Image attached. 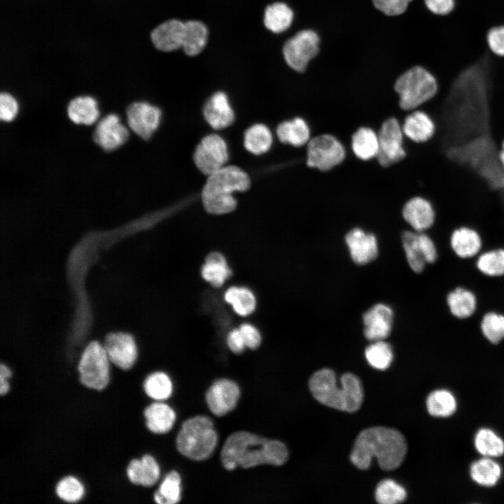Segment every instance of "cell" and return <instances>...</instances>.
Listing matches in <instances>:
<instances>
[{
	"instance_id": "cell-5",
	"label": "cell",
	"mask_w": 504,
	"mask_h": 504,
	"mask_svg": "<svg viewBox=\"0 0 504 504\" xmlns=\"http://www.w3.org/2000/svg\"><path fill=\"white\" fill-rule=\"evenodd\" d=\"M393 89L400 107L406 111L420 108L435 97L438 91L435 76L420 65L413 66L395 80Z\"/></svg>"
},
{
	"instance_id": "cell-49",
	"label": "cell",
	"mask_w": 504,
	"mask_h": 504,
	"mask_svg": "<svg viewBox=\"0 0 504 504\" xmlns=\"http://www.w3.org/2000/svg\"><path fill=\"white\" fill-rule=\"evenodd\" d=\"M239 330L244 339L246 347L250 349H255L261 344L262 337L258 329L253 325L248 323L241 324Z\"/></svg>"
},
{
	"instance_id": "cell-28",
	"label": "cell",
	"mask_w": 504,
	"mask_h": 504,
	"mask_svg": "<svg viewBox=\"0 0 504 504\" xmlns=\"http://www.w3.org/2000/svg\"><path fill=\"white\" fill-rule=\"evenodd\" d=\"M67 115L76 124L92 125L99 116L97 102L90 96L76 97L69 102Z\"/></svg>"
},
{
	"instance_id": "cell-18",
	"label": "cell",
	"mask_w": 504,
	"mask_h": 504,
	"mask_svg": "<svg viewBox=\"0 0 504 504\" xmlns=\"http://www.w3.org/2000/svg\"><path fill=\"white\" fill-rule=\"evenodd\" d=\"M393 312L386 304L377 303L365 312L363 316L364 335L367 340H384L391 332Z\"/></svg>"
},
{
	"instance_id": "cell-31",
	"label": "cell",
	"mask_w": 504,
	"mask_h": 504,
	"mask_svg": "<svg viewBox=\"0 0 504 504\" xmlns=\"http://www.w3.org/2000/svg\"><path fill=\"white\" fill-rule=\"evenodd\" d=\"M202 278L212 286L220 287L232 275V270L223 254L213 252L209 254L202 266Z\"/></svg>"
},
{
	"instance_id": "cell-6",
	"label": "cell",
	"mask_w": 504,
	"mask_h": 504,
	"mask_svg": "<svg viewBox=\"0 0 504 504\" xmlns=\"http://www.w3.org/2000/svg\"><path fill=\"white\" fill-rule=\"evenodd\" d=\"M217 440V433L211 420L205 416H196L183 423L176 444L177 449L184 456L202 461L211 455Z\"/></svg>"
},
{
	"instance_id": "cell-15",
	"label": "cell",
	"mask_w": 504,
	"mask_h": 504,
	"mask_svg": "<svg viewBox=\"0 0 504 504\" xmlns=\"http://www.w3.org/2000/svg\"><path fill=\"white\" fill-rule=\"evenodd\" d=\"M238 385L229 379L215 381L206 393V400L211 412L216 416H223L232 411L239 398Z\"/></svg>"
},
{
	"instance_id": "cell-53",
	"label": "cell",
	"mask_w": 504,
	"mask_h": 504,
	"mask_svg": "<svg viewBox=\"0 0 504 504\" xmlns=\"http://www.w3.org/2000/svg\"><path fill=\"white\" fill-rule=\"evenodd\" d=\"M498 159L504 169V140L502 141L500 148L498 152Z\"/></svg>"
},
{
	"instance_id": "cell-17",
	"label": "cell",
	"mask_w": 504,
	"mask_h": 504,
	"mask_svg": "<svg viewBox=\"0 0 504 504\" xmlns=\"http://www.w3.org/2000/svg\"><path fill=\"white\" fill-rule=\"evenodd\" d=\"M402 215L412 229L419 232L432 229L436 220V211L433 203L421 195H414L405 202Z\"/></svg>"
},
{
	"instance_id": "cell-34",
	"label": "cell",
	"mask_w": 504,
	"mask_h": 504,
	"mask_svg": "<svg viewBox=\"0 0 504 504\" xmlns=\"http://www.w3.org/2000/svg\"><path fill=\"white\" fill-rule=\"evenodd\" d=\"M207 37V28L202 22L190 20L185 22L182 43L184 52L190 56L198 55L205 47Z\"/></svg>"
},
{
	"instance_id": "cell-12",
	"label": "cell",
	"mask_w": 504,
	"mask_h": 504,
	"mask_svg": "<svg viewBox=\"0 0 504 504\" xmlns=\"http://www.w3.org/2000/svg\"><path fill=\"white\" fill-rule=\"evenodd\" d=\"M127 124L132 131L144 140L149 139L158 128L161 109L146 102H134L126 109Z\"/></svg>"
},
{
	"instance_id": "cell-51",
	"label": "cell",
	"mask_w": 504,
	"mask_h": 504,
	"mask_svg": "<svg viewBox=\"0 0 504 504\" xmlns=\"http://www.w3.org/2000/svg\"><path fill=\"white\" fill-rule=\"evenodd\" d=\"M227 344L234 354H241L244 351L246 345L239 328L233 329L228 332Z\"/></svg>"
},
{
	"instance_id": "cell-38",
	"label": "cell",
	"mask_w": 504,
	"mask_h": 504,
	"mask_svg": "<svg viewBox=\"0 0 504 504\" xmlns=\"http://www.w3.org/2000/svg\"><path fill=\"white\" fill-rule=\"evenodd\" d=\"M143 388L148 397L156 401L167 400L172 393L173 385L169 377L158 371L148 374L143 383Z\"/></svg>"
},
{
	"instance_id": "cell-42",
	"label": "cell",
	"mask_w": 504,
	"mask_h": 504,
	"mask_svg": "<svg viewBox=\"0 0 504 504\" xmlns=\"http://www.w3.org/2000/svg\"><path fill=\"white\" fill-rule=\"evenodd\" d=\"M56 496L68 503H76L81 500L85 496L84 484L78 477L66 475L60 478L55 486Z\"/></svg>"
},
{
	"instance_id": "cell-41",
	"label": "cell",
	"mask_w": 504,
	"mask_h": 504,
	"mask_svg": "<svg viewBox=\"0 0 504 504\" xmlns=\"http://www.w3.org/2000/svg\"><path fill=\"white\" fill-rule=\"evenodd\" d=\"M180 475L174 470L169 472L155 492L153 498L158 504H175L181 500Z\"/></svg>"
},
{
	"instance_id": "cell-2",
	"label": "cell",
	"mask_w": 504,
	"mask_h": 504,
	"mask_svg": "<svg viewBox=\"0 0 504 504\" xmlns=\"http://www.w3.org/2000/svg\"><path fill=\"white\" fill-rule=\"evenodd\" d=\"M407 451V442L398 430L374 426L362 430L357 436L350 461L358 469L370 468L373 457L384 470H393L403 462Z\"/></svg>"
},
{
	"instance_id": "cell-4",
	"label": "cell",
	"mask_w": 504,
	"mask_h": 504,
	"mask_svg": "<svg viewBox=\"0 0 504 504\" xmlns=\"http://www.w3.org/2000/svg\"><path fill=\"white\" fill-rule=\"evenodd\" d=\"M251 185V178L244 169L227 164L207 176L202 190V205L213 215L230 213L237 206L234 193L245 192Z\"/></svg>"
},
{
	"instance_id": "cell-13",
	"label": "cell",
	"mask_w": 504,
	"mask_h": 504,
	"mask_svg": "<svg viewBox=\"0 0 504 504\" xmlns=\"http://www.w3.org/2000/svg\"><path fill=\"white\" fill-rule=\"evenodd\" d=\"M111 363L122 370H129L137 358V348L132 335L125 332H111L103 344Z\"/></svg>"
},
{
	"instance_id": "cell-48",
	"label": "cell",
	"mask_w": 504,
	"mask_h": 504,
	"mask_svg": "<svg viewBox=\"0 0 504 504\" xmlns=\"http://www.w3.org/2000/svg\"><path fill=\"white\" fill-rule=\"evenodd\" d=\"M18 112V104L15 97L8 92L0 94V118L4 122L12 121Z\"/></svg>"
},
{
	"instance_id": "cell-24",
	"label": "cell",
	"mask_w": 504,
	"mask_h": 504,
	"mask_svg": "<svg viewBox=\"0 0 504 504\" xmlns=\"http://www.w3.org/2000/svg\"><path fill=\"white\" fill-rule=\"evenodd\" d=\"M185 23L178 20H168L151 32V40L158 50L172 51L182 47Z\"/></svg>"
},
{
	"instance_id": "cell-45",
	"label": "cell",
	"mask_w": 504,
	"mask_h": 504,
	"mask_svg": "<svg viewBox=\"0 0 504 504\" xmlns=\"http://www.w3.org/2000/svg\"><path fill=\"white\" fill-rule=\"evenodd\" d=\"M374 7L388 17L399 16L405 13L414 0H371Z\"/></svg>"
},
{
	"instance_id": "cell-47",
	"label": "cell",
	"mask_w": 504,
	"mask_h": 504,
	"mask_svg": "<svg viewBox=\"0 0 504 504\" xmlns=\"http://www.w3.org/2000/svg\"><path fill=\"white\" fill-rule=\"evenodd\" d=\"M486 43L491 53L504 57V24L493 27L488 31Z\"/></svg>"
},
{
	"instance_id": "cell-40",
	"label": "cell",
	"mask_w": 504,
	"mask_h": 504,
	"mask_svg": "<svg viewBox=\"0 0 504 504\" xmlns=\"http://www.w3.org/2000/svg\"><path fill=\"white\" fill-rule=\"evenodd\" d=\"M474 442L477 451L485 457H498L504 454V441L491 429H479Z\"/></svg>"
},
{
	"instance_id": "cell-37",
	"label": "cell",
	"mask_w": 504,
	"mask_h": 504,
	"mask_svg": "<svg viewBox=\"0 0 504 504\" xmlns=\"http://www.w3.org/2000/svg\"><path fill=\"white\" fill-rule=\"evenodd\" d=\"M454 396L448 390L438 389L431 392L426 399L428 413L436 417H447L456 410Z\"/></svg>"
},
{
	"instance_id": "cell-36",
	"label": "cell",
	"mask_w": 504,
	"mask_h": 504,
	"mask_svg": "<svg viewBox=\"0 0 504 504\" xmlns=\"http://www.w3.org/2000/svg\"><path fill=\"white\" fill-rule=\"evenodd\" d=\"M471 478L478 484L493 486L501 475L500 465L489 457L475 461L470 466Z\"/></svg>"
},
{
	"instance_id": "cell-14",
	"label": "cell",
	"mask_w": 504,
	"mask_h": 504,
	"mask_svg": "<svg viewBox=\"0 0 504 504\" xmlns=\"http://www.w3.org/2000/svg\"><path fill=\"white\" fill-rule=\"evenodd\" d=\"M449 246L454 255L463 260L476 258L482 251L484 239L480 232L469 225L455 227L449 234Z\"/></svg>"
},
{
	"instance_id": "cell-16",
	"label": "cell",
	"mask_w": 504,
	"mask_h": 504,
	"mask_svg": "<svg viewBox=\"0 0 504 504\" xmlns=\"http://www.w3.org/2000/svg\"><path fill=\"white\" fill-rule=\"evenodd\" d=\"M129 132L115 113L102 118L93 133V140L105 151H112L122 146L128 139Z\"/></svg>"
},
{
	"instance_id": "cell-26",
	"label": "cell",
	"mask_w": 504,
	"mask_h": 504,
	"mask_svg": "<svg viewBox=\"0 0 504 504\" xmlns=\"http://www.w3.org/2000/svg\"><path fill=\"white\" fill-rule=\"evenodd\" d=\"M276 134L281 143L295 147L307 144L310 140L309 127L300 117L280 122L276 127Z\"/></svg>"
},
{
	"instance_id": "cell-22",
	"label": "cell",
	"mask_w": 504,
	"mask_h": 504,
	"mask_svg": "<svg viewBox=\"0 0 504 504\" xmlns=\"http://www.w3.org/2000/svg\"><path fill=\"white\" fill-rule=\"evenodd\" d=\"M402 125L404 135L416 144L430 141L436 132V124L433 118L423 109L410 111Z\"/></svg>"
},
{
	"instance_id": "cell-20",
	"label": "cell",
	"mask_w": 504,
	"mask_h": 504,
	"mask_svg": "<svg viewBox=\"0 0 504 504\" xmlns=\"http://www.w3.org/2000/svg\"><path fill=\"white\" fill-rule=\"evenodd\" d=\"M444 302L448 313L455 319L472 318L478 308V299L475 291L463 285H458L447 291Z\"/></svg>"
},
{
	"instance_id": "cell-21",
	"label": "cell",
	"mask_w": 504,
	"mask_h": 504,
	"mask_svg": "<svg viewBox=\"0 0 504 504\" xmlns=\"http://www.w3.org/2000/svg\"><path fill=\"white\" fill-rule=\"evenodd\" d=\"M345 242L351 259L358 265L370 263L377 257V239L372 233L353 228L346 234Z\"/></svg>"
},
{
	"instance_id": "cell-23",
	"label": "cell",
	"mask_w": 504,
	"mask_h": 504,
	"mask_svg": "<svg viewBox=\"0 0 504 504\" xmlns=\"http://www.w3.org/2000/svg\"><path fill=\"white\" fill-rule=\"evenodd\" d=\"M125 475L131 484L150 487L159 480L160 469L153 456L145 454L141 458H133L129 461Z\"/></svg>"
},
{
	"instance_id": "cell-3",
	"label": "cell",
	"mask_w": 504,
	"mask_h": 504,
	"mask_svg": "<svg viewBox=\"0 0 504 504\" xmlns=\"http://www.w3.org/2000/svg\"><path fill=\"white\" fill-rule=\"evenodd\" d=\"M309 386L318 402L338 410L354 412L360 409L363 401V384L352 373L344 374L339 386L334 372L323 368L312 374Z\"/></svg>"
},
{
	"instance_id": "cell-8",
	"label": "cell",
	"mask_w": 504,
	"mask_h": 504,
	"mask_svg": "<svg viewBox=\"0 0 504 504\" xmlns=\"http://www.w3.org/2000/svg\"><path fill=\"white\" fill-rule=\"evenodd\" d=\"M320 50L321 38L318 33L312 29H302L285 41L281 51L286 65L293 71L302 74Z\"/></svg>"
},
{
	"instance_id": "cell-25",
	"label": "cell",
	"mask_w": 504,
	"mask_h": 504,
	"mask_svg": "<svg viewBox=\"0 0 504 504\" xmlns=\"http://www.w3.org/2000/svg\"><path fill=\"white\" fill-rule=\"evenodd\" d=\"M147 428L155 434H164L173 427L176 414L168 405L160 401L153 402L144 410Z\"/></svg>"
},
{
	"instance_id": "cell-19",
	"label": "cell",
	"mask_w": 504,
	"mask_h": 504,
	"mask_svg": "<svg viewBox=\"0 0 504 504\" xmlns=\"http://www.w3.org/2000/svg\"><path fill=\"white\" fill-rule=\"evenodd\" d=\"M202 113L206 123L216 130L229 127L235 120L234 111L223 91L216 92L207 99Z\"/></svg>"
},
{
	"instance_id": "cell-1",
	"label": "cell",
	"mask_w": 504,
	"mask_h": 504,
	"mask_svg": "<svg viewBox=\"0 0 504 504\" xmlns=\"http://www.w3.org/2000/svg\"><path fill=\"white\" fill-rule=\"evenodd\" d=\"M288 458L286 445L248 431H237L225 440L220 452L223 467L232 470L237 467L251 468L260 465H281Z\"/></svg>"
},
{
	"instance_id": "cell-30",
	"label": "cell",
	"mask_w": 504,
	"mask_h": 504,
	"mask_svg": "<svg viewBox=\"0 0 504 504\" xmlns=\"http://www.w3.org/2000/svg\"><path fill=\"white\" fill-rule=\"evenodd\" d=\"M475 269L484 276L498 279L504 276V247L490 248L482 252L475 260Z\"/></svg>"
},
{
	"instance_id": "cell-35",
	"label": "cell",
	"mask_w": 504,
	"mask_h": 504,
	"mask_svg": "<svg viewBox=\"0 0 504 504\" xmlns=\"http://www.w3.org/2000/svg\"><path fill=\"white\" fill-rule=\"evenodd\" d=\"M482 336L491 344H498L504 340V312L489 310L479 323Z\"/></svg>"
},
{
	"instance_id": "cell-10",
	"label": "cell",
	"mask_w": 504,
	"mask_h": 504,
	"mask_svg": "<svg viewBox=\"0 0 504 504\" xmlns=\"http://www.w3.org/2000/svg\"><path fill=\"white\" fill-rule=\"evenodd\" d=\"M229 158L226 141L215 133L204 136L196 146L192 155L195 165L206 176L226 166Z\"/></svg>"
},
{
	"instance_id": "cell-46",
	"label": "cell",
	"mask_w": 504,
	"mask_h": 504,
	"mask_svg": "<svg viewBox=\"0 0 504 504\" xmlns=\"http://www.w3.org/2000/svg\"><path fill=\"white\" fill-rule=\"evenodd\" d=\"M417 238L426 263H435L439 258V252L434 239L426 232H417Z\"/></svg>"
},
{
	"instance_id": "cell-7",
	"label": "cell",
	"mask_w": 504,
	"mask_h": 504,
	"mask_svg": "<svg viewBox=\"0 0 504 504\" xmlns=\"http://www.w3.org/2000/svg\"><path fill=\"white\" fill-rule=\"evenodd\" d=\"M111 361L103 345L89 343L79 358L77 371L80 384L88 389L102 391L109 385Z\"/></svg>"
},
{
	"instance_id": "cell-44",
	"label": "cell",
	"mask_w": 504,
	"mask_h": 504,
	"mask_svg": "<svg viewBox=\"0 0 504 504\" xmlns=\"http://www.w3.org/2000/svg\"><path fill=\"white\" fill-rule=\"evenodd\" d=\"M407 498L405 489L392 479L381 481L375 489V499L380 504H396Z\"/></svg>"
},
{
	"instance_id": "cell-52",
	"label": "cell",
	"mask_w": 504,
	"mask_h": 504,
	"mask_svg": "<svg viewBox=\"0 0 504 504\" xmlns=\"http://www.w3.org/2000/svg\"><path fill=\"white\" fill-rule=\"evenodd\" d=\"M13 376L11 369L6 364L1 363L0 364V395L4 396L8 394L10 390L9 379Z\"/></svg>"
},
{
	"instance_id": "cell-50",
	"label": "cell",
	"mask_w": 504,
	"mask_h": 504,
	"mask_svg": "<svg viewBox=\"0 0 504 504\" xmlns=\"http://www.w3.org/2000/svg\"><path fill=\"white\" fill-rule=\"evenodd\" d=\"M424 2L431 13L440 16L451 13L456 5V0H424Z\"/></svg>"
},
{
	"instance_id": "cell-11",
	"label": "cell",
	"mask_w": 504,
	"mask_h": 504,
	"mask_svg": "<svg viewBox=\"0 0 504 504\" xmlns=\"http://www.w3.org/2000/svg\"><path fill=\"white\" fill-rule=\"evenodd\" d=\"M403 135L402 125L396 118H389L382 123L378 133L379 151L377 156L381 166L389 167L406 157Z\"/></svg>"
},
{
	"instance_id": "cell-29",
	"label": "cell",
	"mask_w": 504,
	"mask_h": 504,
	"mask_svg": "<svg viewBox=\"0 0 504 504\" xmlns=\"http://www.w3.org/2000/svg\"><path fill=\"white\" fill-rule=\"evenodd\" d=\"M245 149L254 155L267 153L273 144V135L264 123H255L248 127L243 138Z\"/></svg>"
},
{
	"instance_id": "cell-33",
	"label": "cell",
	"mask_w": 504,
	"mask_h": 504,
	"mask_svg": "<svg viewBox=\"0 0 504 504\" xmlns=\"http://www.w3.org/2000/svg\"><path fill=\"white\" fill-rule=\"evenodd\" d=\"M225 302L230 304L234 312L241 316L251 314L256 308L257 301L253 293L244 286H231L224 294Z\"/></svg>"
},
{
	"instance_id": "cell-27",
	"label": "cell",
	"mask_w": 504,
	"mask_h": 504,
	"mask_svg": "<svg viewBox=\"0 0 504 504\" xmlns=\"http://www.w3.org/2000/svg\"><path fill=\"white\" fill-rule=\"evenodd\" d=\"M294 19V10L285 2L273 3L265 10V26L275 34H281L289 29L293 25Z\"/></svg>"
},
{
	"instance_id": "cell-39",
	"label": "cell",
	"mask_w": 504,
	"mask_h": 504,
	"mask_svg": "<svg viewBox=\"0 0 504 504\" xmlns=\"http://www.w3.org/2000/svg\"><path fill=\"white\" fill-rule=\"evenodd\" d=\"M402 247L405 251L407 263L411 270L421 274L428 265L422 255L417 238V232L405 230L402 236Z\"/></svg>"
},
{
	"instance_id": "cell-32",
	"label": "cell",
	"mask_w": 504,
	"mask_h": 504,
	"mask_svg": "<svg viewBox=\"0 0 504 504\" xmlns=\"http://www.w3.org/2000/svg\"><path fill=\"white\" fill-rule=\"evenodd\" d=\"M351 148L354 155L362 160L377 158L379 151V138L372 129L358 128L352 135Z\"/></svg>"
},
{
	"instance_id": "cell-9",
	"label": "cell",
	"mask_w": 504,
	"mask_h": 504,
	"mask_svg": "<svg viewBox=\"0 0 504 504\" xmlns=\"http://www.w3.org/2000/svg\"><path fill=\"white\" fill-rule=\"evenodd\" d=\"M346 157L342 144L334 136L323 134L310 139L307 148V164L322 172L341 164Z\"/></svg>"
},
{
	"instance_id": "cell-43",
	"label": "cell",
	"mask_w": 504,
	"mask_h": 504,
	"mask_svg": "<svg viewBox=\"0 0 504 504\" xmlns=\"http://www.w3.org/2000/svg\"><path fill=\"white\" fill-rule=\"evenodd\" d=\"M368 363L374 368L384 370L387 369L393 358L391 346L384 340L372 342L365 351Z\"/></svg>"
}]
</instances>
